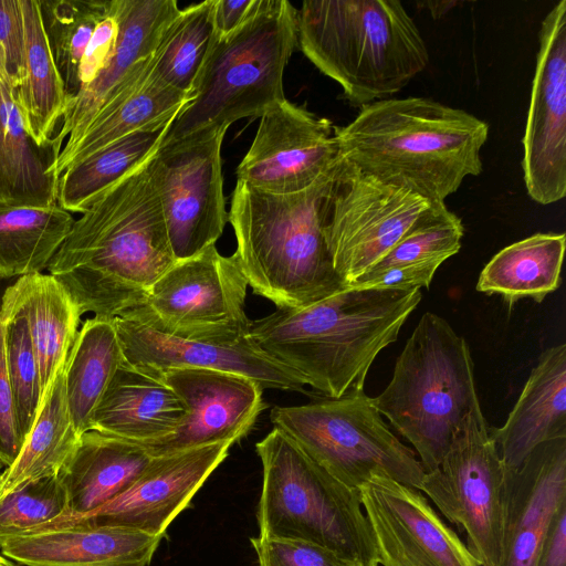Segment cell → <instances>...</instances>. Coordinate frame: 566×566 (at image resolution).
Returning a JSON list of instances; mask_svg holds the SVG:
<instances>
[{
	"instance_id": "cell-1",
	"label": "cell",
	"mask_w": 566,
	"mask_h": 566,
	"mask_svg": "<svg viewBox=\"0 0 566 566\" xmlns=\"http://www.w3.org/2000/svg\"><path fill=\"white\" fill-rule=\"evenodd\" d=\"M150 158L95 197L48 266L81 316H123L176 262Z\"/></svg>"
},
{
	"instance_id": "cell-2",
	"label": "cell",
	"mask_w": 566,
	"mask_h": 566,
	"mask_svg": "<svg viewBox=\"0 0 566 566\" xmlns=\"http://www.w3.org/2000/svg\"><path fill=\"white\" fill-rule=\"evenodd\" d=\"M420 290L345 286L300 308L251 321L248 337L321 397L364 391L378 356L396 342L421 301Z\"/></svg>"
},
{
	"instance_id": "cell-3",
	"label": "cell",
	"mask_w": 566,
	"mask_h": 566,
	"mask_svg": "<svg viewBox=\"0 0 566 566\" xmlns=\"http://www.w3.org/2000/svg\"><path fill=\"white\" fill-rule=\"evenodd\" d=\"M335 136L345 161L439 203L482 172L489 124L430 98L388 97L360 107Z\"/></svg>"
},
{
	"instance_id": "cell-4",
	"label": "cell",
	"mask_w": 566,
	"mask_h": 566,
	"mask_svg": "<svg viewBox=\"0 0 566 566\" xmlns=\"http://www.w3.org/2000/svg\"><path fill=\"white\" fill-rule=\"evenodd\" d=\"M335 170L290 195L237 181L228 213L234 254L253 293L276 308L304 307L345 287L323 230V203Z\"/></svg>"
},
{
	"instance_id": "cell-5",
	"label": "cell",
	"mask_w": 566,
	"mask_h": 566,
	"mask_svg": "<svg viewBox=\"0 0 566 566\" xmlns=\"http://www.w3.org/2000/svg\"><path fill=\"white\" fill-rule=\"evenodd\" d=\"M297 44L358 107L398 93L429 63L417 24L397 0L303 1Z\"/></svg>"
},
{
	"instance_id": "cell-6",
	"label": "cell",
	"mask_w": 566,
	"mask_h": 566,
	"mask_svg": "<svg viewBox=\"0 0 566 566\" xmlns=\"http://www.w3.org/2000/svg\"><path fill=\"white\" fill-rule=\"evenodd\" d=\"M371 402L412 444L424 472L436 470L480 402L467 340L441 316L424 313L396 360L391 380Z\"/></svg>"
},
{
	"instance_id": "cell-7",
	"label": "cell",
	"mask_w": 566,
	"mask_h": 566,
	"mask_svg": "<svg viewBox=\"0 0 566 566\" xmlns=\"http://www.w3.org/2000/svg\"><path fill=\"white\" fill-rule=\"evenodd\" d=\"M296 45L297 9L286 0H261L239 29L217 36L192 99L163 142L206 127L229 128L284 101L283 73Z\"/></svg>"
},
{
	"instance_id": "cell-8",
	"label": "cell",
	"mask_w": 566,
	"mask_h": 566,
	"mask_svg": "<svg viewBox=\"0 0 566 566\" xmlns=\"http://www.w3.org/2000/svg\"><path fill=\"white\" fill-rule=\"evenodd\" d=\"M255 450L263 469L259 536L310 542L361 566L379 565L359 490L335 479L276 428Z\"/></svg>"
},
{
	"instance_id": "cell-9",
	"label": "cell",
	"mask_w": 566,
	"mask_h": 566,
	"mask_svg": "<svg viewBox=\"0 0 566 566\" xmlns=\"http://www.w3.org/2000/svg\"><path fill=\"white\" fill-rule=\"evenodd\" d=\"M281 430L313 461L350 489L384 475L420 489L424 470L415 452L389 429L364 391L318 397L270 412Z\"/></svg>"
},
{
	"instance_id": "cell-10",
	"label": "cell",
	"mask_w": 566,
	"mask_h": 566,
	"mask_svg": "<svg viewBox=\"0 0 566 566\" xmlns=\"http://www.w3.org/2000/svg\"><path fill=\"white\" fill-rule=\"evenodd\" d=\"M248 282L237 255L211 245L176 261L149 289L144 302L120 316L168 335L221 344L248 337Z\"/></svg>"
},
{
	"instance_id": "cell-11",
	"label": "cell",
	"mask_w": 566,
	"mask_h": 566,
	"mask_svg": "<svg viewBox=\"0 0 566 566\" xmlns=\"http://www.w3.org/2000/svg\"><path fill=\"white\" fill-rule=\"evenodd\" d=\"M506 467L480 402L457 431L439 468L420 485L440 513L467 534V547L481 566L502 555Z\"/></svg>"
},
{
	"instance_id": "cell-12",
	"label": "cell",
	"mask_w": 566,
	"mask_h": 566,
	"mask_svg": "<svg viewBox=\"0 0 566 566\" xmlns=\"http://www.w3.org/2000/svg\"><path fill=\"white\" fill-rule=\"evenodd\" d=\"M432 205L360 171L339 155L323 203V230L344 286L382 259Z\"/></svg>"
},
{
	"instance_id": "cell-13",
	"label": "cell",
	"mask_w": 566,
	"mask_h": 566,
	"mask_svg": "<svg viewBox=\"0 0 566 566\" xmlns=\"http://www.w3.org/2000/svg\"><path fill=\"white\" fill-rule=\"evenodd\" d=\"M227 130L206 127L163 142L149 160L176 261L216 245L228 222L221 168Z\"/></svg>"
},
{
	"instance_id": "cell-14",
	"label": "cell",
	"mask_w": 566,
	"mask_h": 566,
	"mask_svg": "<svg viewBox=\"0 0 566 566\" xmlns=\"http://www.w3.org/2000/svg\"><path fill=\"white\" fill-rule=\"evenodd\" d=\"M538 44L522 169L527 195L551 205L566 195V0L545 15Z\"/></svg>"
},
{
	"instance_id": "cell-15",
	"label": "cell",
	"mask_w": 566,
	"mask_h": 566,
	"mask_svg": "<svg viewBox=\"0 0 566 566\" xmlns=\"http://www.w3.org/2000/svg\"><path fill=\"white\" fill-rule=\"evenodd\" d=\"M250 148L237 167V179L258 190L290 195L331 175L339 150L335 126L287 98L260 117Z\"/></svg>"
},
{
	"instance_id": "cell-16",
	"label": "cell",
	"mask_w": 566,
	"mask_h": 566,
	"mask_svg": "<svg viewBox=\"0 0 566 566\" xmlns=\"http://www.w3.org/2000/svg\"><path fill=\"white\" fill-rule=\"evenodd\" d=\"M358 490L382 566H481L420 490L384 475Z\"/></svg>"
},
{
	"instance_id": "cell-17",
	"label": "cell",
	"mask_w": 566,
	"mask_h": 566,
	"mask_svg": "<svg viewBox=\"0 0 566 566\" xmlns=\"http://www.w3.org/2000/svg\"><path fill=\"white\" fill-rule=\"evenodd\" d=\"M232 444L222 441L154 457L140 475L112 501L86 514L51 522L122 527L164 536L168 525L228 457Z\"/></svg>"
},
{
	"instance_id": "cell-18",
	"label": "cell",
	"mask_w": 566,
	"mask_h": 566,
	"mask_svg": "<svg viewBox=\"0 0 566 566\" xmlns=\"http://www.w3.org/2000/svg\"><path fill=\"white\" fill-rule=\"evenodd\" d=\"M157 377L181 399L187 416L171 436L143 444L153 458L222 441L235 443L250 432L268 407L264 389L248 376L205 368H170Z\"/></svg>"
},
{
	"instance_id": "cell-19",
	"label": "cell",
	"mask_w": 566,
	"mask_h": 566,
	"mask_svg": "<svg viewBox=\"0 0 566 566\" xmlns=\"http://www.w3.org/2000/svg\"><path fill=\"white\" fill-rule=\"evenodd\" d=\"M113 323L124 360L151 376L170 368H205L248 376L263 389L305 392L296 375L268 357L249 337L221 344L168 335L127 318L116 317Z\"/></svg>"
},
{
	"instance_id": "cell-20",
	"label": "cell",
	"mask_w": 566,
	"mask_h": 566,
	"mask_svg": "<svg viewBox=\"0 0 566 566\" xmlns=\"http://www.w3.org/2000/svg\"><path fill=\"white\" fill-rule=\"evenodd\" d=\"M116 6L119 29L115 51L96 77L69 99L50 143L52 164L82 136L137 65L154 53L164 30L181 10L176 0H116Z\"/></svg>"
},
{
	"instance_id": "cell-21",
	"label": "cell",
	"mask_w": 566,
	"mask_h": 566,
	"mask_svg": "<svg viewBox=\"0 0 566 566\" xmlns=\"http://www.w3.org/2000/svg\"><path fill=\"white\" fill-rule=\"evenodd\" d=\"M566 503V438L537 446L506 468L502 555L497 566H535L542 541Z\"/></svg>"
},
{
	"instance_id": "cell-22",
	"label": "cell",
	"mask_w": 566,
	"mask_h": 566,
	"mask_svg": "<svg viewBox=\"0 0 566 566\" xmlns=\"http://www.w3.org/2000/svg\"><path fill=\"white\" fill-rule=\"evenodd\" d=\"M163 537L122 527L49 522L0 537V549L23 566H148Z\"/></svg>"
},
{
	"instance_id": "cell-23",
	"label": "cell",
	"mask_w": 566,
	"mask_h": 566,
	"mask_svg": "<svg viewBox=\"0 0 566 566\" xmlns=\"http://www.w3.org/2000/svg\"><path fill=\"white\" fill-rule=\"evenodd\" d=\"M151 55L137 65L97 112L82 136L61 150L49 167V175L59 180L70 165L129 134L171 123L184 111L192 95L159 81L151 73Z\"/></svg>"
},
{
	"instance_id": "cell-24",
	"label": "cell",
	"mask_w": 566,
	"mask_h": 566,
	"mask_svg": "<svg viewBox=\"0 0 566 566\" xmlns=\"http://www.w3.org/2000/svg\"><path fill=\"white\" fill-rule=\"evenodd\" d=\"M507 469L522 464L539 444L566 438V345L545 349L505 423L491 429Z\"/></svg>"
},
{
	"instance_id": "cell-25",
	"label": "cell",
	"mask_w": 566,
	"mask_h": 566,
	"mask_svg": "<svg viewBox=\"0 0 566 566\" xmlns=\"http://www.w3.org/2000/svg\"><path fill=\"white\" fill-rule=\"evenodd\" d=\"M186 416L184 402L163 379L123 360L94 412L92 430L143 446L171 436Z\"/></svg>"
},
{
	"instance_id": "cell-26",
	"label": "cell",
	"mask_w": 566,
	"mask_h": 566,
	"mask_svg": "<svg viewBox=\"0 0 566 566\" xmlns=\"http://www.w3.org/2000/svg\"><path fill=\"white\" fill-rule=\"evenodd\" d=\"M1 306L27 319L43 396L64 370L78 333L81 314L66 289L54 276L42 272L19 276L8 284Z\"/></svg>"
},
{
	"instance_id": "cell-27",
	"label": "cell",
	"mask_w": 566,
	"mask_h": 566,
	"mask_svg": "<svg viewBox=\"0 0 566 566\" xmlns=\"http://www.w3.org/2000/svg\"><path fill=\"white\" fill-rule=\"evenodd\" d=\"M151 459L139 443L97 430L84 432L59 473L69 499L70 514L65 516H80L112 501Z\"/></svg>"
},
{
	"instance_id": "cell-28",
	"label": "cell",
	"mask_w": 566,
	"mask_h": 566,
	"mask_svg": "<svg viewBox=\"0 0 566 566\" xmlns=\"http://www.w3.org/2000/svg\"><path fill=\"white\" fill-rule=\"evenodd\" d=\"M49 150L25 126L0 48V203L49 207L57 203L59 180L48 174Z\"/></svg>"
},
{
	"instance_id": "cell-29",
	"label": "cell",
	"mask_w": 566,
	"mask_h": 566,
	"mask_svg": "<svg viewBox=\"0 0 566 566\" xmlns=\"http://www.w3.org/2000/svg\"><path fill=\"white\" fill-rule=\"evenodd\" d=\"M19 2L23 55L20 80L14 88L15 101L33 140L40 148L50 151L51 139L70 97L43 27L40 0Z\"/></svg>"
},
{
	"instance_id": "cell-30",
	"label": "cell",
	"mask_w": 566,
	"mask_h": 566,
	"mask_svg": "<svg viewBox=\"0 0 566 566\" xmlns=\"http://www.w3.org/2000/svg\"><path fill=\"white\" fill-rule=\"evenodd\" d=\"M81 436L70 413L63 370L43 394L18 457L0 474V499L31 481L59 475Z\"/></svg>"
},
{
	"instance_id": "cell-31",
	"label": "cell",
	"mask_w": 566,
	"mask_h": 566,
	"mask_svg": "<svg viewBox=\"0 0 566 566\" xmlns=\"http://www.w3.org/2000/svg\"><path fill=\"white\" fill-rule=\"evenodd\" d=\"M565 233H535L500 250L483 268L476 290L500 294L510 304L520 298L542 302L562 283Z\"/></svg>"
},
{
	"instance_id": "cell-32",
	"label": "cell",
	"mask_w": 566,
	"mask_h": 566,
	"mask_svg": "<svg viewBox=\"0 0 566 566\" xmlns=\"http://www.w3.org/2000/svg\"><path fill=\"white\" fill-rule=\"evenodd\" d=\"M123 360L113 319L87 318L64 367L67 405L81 434L92 430L94 412Z\"/></svg>"
},
{
	"instance_id": "cell-33",
	"label": "cell",
	"mask_w": 566,
	"mask_h": 566,
	"mask_svg": "<svg viewBox=\"0 0 566 566\" xmlns=\"http://www.w3.org/2000/svg\"><path fill=\"white\" fill-rule=\"evenodd\" d=\"M59 203L24 207L0 203V277L8 280L48 269L73 224Z\"/></svg>"
},
{
	"instance_id": "cell-34",
	"label": "cell",
	"mask_w": 566,
	"mask_h": 566,
	"mask_svg": "<svg viewBox=\"0 0 566 566\" xmlns=\"http://www.w3.org/2000/svg\"><path fill=\"white\" fill-rule=\"evenodd\" d=\"M171 123L129 134L70 165L59 177L57 203L83 213L98 193L156 153Z\"/></svg>"
},
{
	"instance_id": "cell-35",
	"label": "cell",
	"mask_w": 566,
	"mask_h": 566,
	"mask_svg": "<svg viewBox=\"0 0 566 566\" xmlns=\"http://www.w3.org/2000/svg\"><path fill=\"white\" fill-rule=\"evenodd\" d=\"M214 0L181 9L164 30L151 55V73L166 85L193 94L217 39Z\"/></svg>"
},
{
	"instance_id": "cell-36",
	"label": "cell",
	"mask_w": 566,
	"mask_h": 566,
	"mask_svg": "<svg viewBox=\"0 0 566 566\" xmlns=\"http://www.w3.org/2000/svg\"><path fill=\"white\" fill-rule=\"evenodd\" d=\"M108 0H40L43 27L69 97L80 91L78 70Z\"/></svg>"
},
{
	"instance_id": "cell-37",
	"label": "cell",
	"mask_w": 566,
	"mask_h": 566,
	"mask_svg": "<svg viewBox=\"0 0 566 566\" xmlns=\"http://www.w3.org/2000/svg\"><path fill=\"white\" fill-rule=\"evenodd\" d=\"M463 234L461 219L444 202L433 203L368 271L430 262L442 264L459 252Z\"/></svg>"
},
{
	"instance_id": "cell-38",
	"label": "cell",
	"mask_w": 566,
	"mask_h": 566,
	"mask_svg": "<svg viewBox=\"0 0 566 566\" xmlns=\"http://www.w3.org/2000/svg\"><path fill=\"white\" fill-rule=\"evenodd\" d=\"M7 360L17 426L22 441L31 430L40 407V369L27 319L1 306Z\"/></svg>"
},
{
	"instance_id": "cell-39",
	"label": "cell",
	"mask_w": 566,
	"mask_h": 566,
	"mask_svg": "<svg viewBox=\"0 0 566 566\" xmlns=\"http://www.w3.org/2000/svg\"><path fill=\"white\" fill-rule=\"evenodd\" d=\"M70 514L59 475L31 481L0 499V537L31 532Z\"/></svg>"
},
{
	"instance_id": "cell-40",
	"label": "cell",
	"mask_w": 566,
	"mask_h": 566,
	"mask_svg": "<svg viewBox=\"0 0 566 566\" xmlns=\"http://www.w3.org/2000/svg\"><path fill=\"white\" fill-rule=\"evenodd\" d=\"M259 566H361L321 545L277 538L252 537Z\"/></svg>"
},
{
	"instance_id": "cell-41",
	"label": "cell",
	"mask_w": 566,
	"mask_h": 566,
	"mask_svg": "<svg viewBox=\"0 0 566 566\" xmlns=\"http://www.w3.org/2000/svg\"><path fill=\"white\" fill-rule=\"evenodd\" d=\"M0 277V311L6 284ZM23 441L20 437L8 371L4 326L0 316V461L9 467L18 457Z\"/></svg>"
},
{
	"instance_id": "cell-42",
	"label": "cell",
	"mask_w": 566,
	"mask_h": 566,
	"mask_svg": "<svg viewBox=\"0 0 566 566\" xmlns=\"http://www.w3.org/2000/svg\"><path fill=\"white\" fill-rule=\"evenodd\" d=\"M118 29L116 0H108L106 12L98 22L80 64V90L91 83L112 57Z\"/></svg>"
},
{
	"instance_id": "cell-43",
	"label": "cell",
	"mask_w": 566,
	"mask_h": 566,
	"mask_svg": "<svg viewBox=\"0 0 566 566\" xmlns=\"http://www.w3.org/2000/svg\"><path fill=\"white\" fill-rule=\"evenodd\" d=\"M440 263H418L390 266L378 271H367L357 277L349 287L420 290L428 287Z\"/></svg>"
},
{
	"instance_id": "cell-44",
	"label": "cell",
	"mask_w": 566,
	"mask_h": 566,
	"mask_svg": "<svg viewBox=\"0 0 566 566\" xmlns=\"http://www.w3.org/2000/svg\"><path fill=\"white\" fill-rule=\"evenodd\" d=\"M0 48L13 88L21 75L23 27L19 0H0Z\"/></svg>"
},
{
	"instance_id": "cell-45",
	"label": "cell",
	"mask_w": 566,
	"mask_h": 566,
	"mask_svg": "<svg viewBox=\"0 0 566 566\" xmlns=\"http://www.w3.org/2000/svg\"><path fill=\"white\" fill-rule=\"evenodd\" d=\"M535 566H566V503L558 507L548 525Z\"/></svg>"
},
{
	"instance_id": "cell-46",
	"label": "cell",
	"mask_w": 566,
	"mask_h": 566,
	"mask_svg": "<svg viewBox=\"0 0 566 566\" xmlns=\"http://www.w3.org/2000/svg\"><path fill=\"white\" fill-rule=\"evenodd\" d=\"M261 0H214L213 22L219 36L239 29L255 12Z\"/></svg>"
},
{
	"instance_id": "cell-47",
	"label": "cell",
	"mask_w": 566,
	"mask_h": 566,
	"mask_svg": "<svg viewBox=\"0 0 566 566\" xmlns=\"http://www.w3.org/2000/svg\"><path fill=\"white\" fill-rule=\"evenodd\" d=\"M0 566H23L15 560L7 557L6 555H0Z\"/></svg>"
},
{
	"instance_id": "cell-48",
	"label": "cell",
	"mask_w": 566,
	"mask_h": 566,
	"mask_svg": "<svg viewBox=\"0 0 566 566\" xmlns=\"http://www.w3.org/2000/svg\"><path fill=\"white\" fill-rule=\"evenodd\" d=\"M4 468H6L4 464L0 461V474L4 470Z\"/></svg>"
}]
</instances>
